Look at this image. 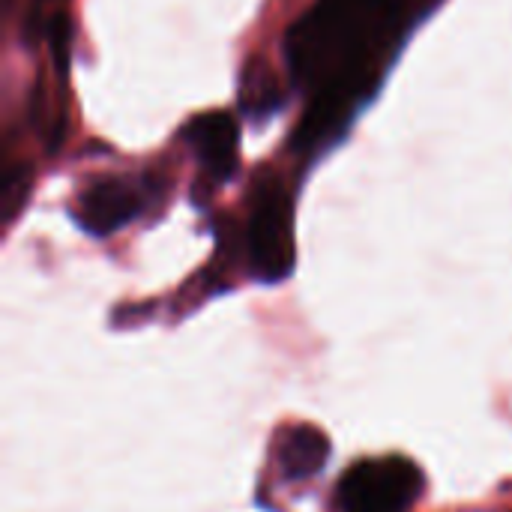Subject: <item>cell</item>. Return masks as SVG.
Segmentation results:
<instances>
[{"label":"cell","instance_id":"6da1fadb","mask_svg":"<svg viewBox=\"0 0 512 512\" xmlns=\"http://www.w3.org/2000/svg\"><path fill=\"white\" fill-rule=\"evenodd\" d=\"M438 0H318L285 36V57L309 108L294 147L315 156L336 141L381 84L411 27Z\"/></svg>","mask_w":512,"mask_h":512},{"label":"cell","instance_id":"7a4b0ae2","mask_svg":"<svg viewBox=\"0 0 512 512\" xmlns=\"http://www.w3.org/2000/svg\"><path fill=\"white\" fill-rule=\"evenodd\" d=\"M249 267L261 282H282L294 270V204L282 180L267 177L252 204L246 225Z\"/></svg>","mask_w":512,"mask_h":512},{"label":"cell","instance_id":"3957f363","mask_svg":"<svg viewBox=\"0 0 512 512\" xmlns=\"http://www.w3.org/2000/svg\"><path fill=\"white\" fill-rule=\"evenodd\" d=\"M423 492V474L411 459L384 456L354 462L339 483L342 512H405Z\"/></svg>","mask_w":512,"mask_h":512},{"label":"cell","instance_id":"277c9868","mask_svg":"<svg viewBox=\"0 0 512 512\" xmlns=\"http://www.w3.org/2000/svg\"><path fill=\"white\" fill-rule=\"evenodd\" d=\"M141 210H144V186L120 177L93 180L87 189L78 192L72 204L75 222L90 237H108L126 228L135 216H141Z\"/></svg>","mask_w":512,"mask_h":512},{"label":"cell","instance_id":"5b68a950","mask_svg":"<svg viewBox=\"0 0 512 512\" xmlns=\"http://www.w3.org/2000/svg\"><path fill=\"white\" fill-rule=\"evenodd\" d=\"M186 138H189L195 159L201 162V168L207 171V177L213 183H225L234 174L240 132H237V120L231 114H225V111L198 114L186 126Z\"/></svg>","mask_w":512,"mask_h":512},{"label":"cell","instance_id":"8992f818","mask_svg":"<svg viewBox=\"0 0 512 512\" xmlns=\"http://www.w3.org/2000/svg\"><path fill=\"white\" fill-rule=\"evenodd\" d=\"M276 459H279V471L285 480L303 483L324 471V465L330 459V438L321 429L306 426V423L291 426L279 438Z\"/></svg>","mask_w":512,"mask_h":512},{"label":"cell","instance_id":"52a82bcc","mask_svg":"<svg viewBox=\"0 0 512 512\" xmlns=\"http://www.w3.org/2000/svg\"><path fill=\"white\" fill-rule=\"evenodd\" d=\"M279 102H282V96H279L270 72L249 66L246 78H243V108H246V114H252V117L264 114L267 117L273 108H279Z\"/></svg>","mask_w":512,"mask_h":512}]
</instances>
